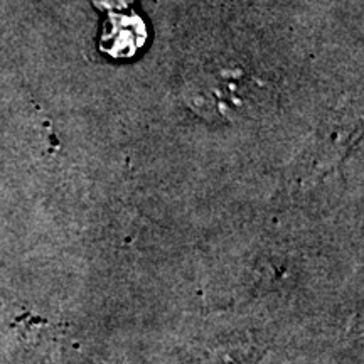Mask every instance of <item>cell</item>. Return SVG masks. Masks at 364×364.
<instances>
[{
	"label": "cell",
	"instance_id": "6da1fadb",
	"mask_svg": "<svg viewBox=\"0 0 364 364\" xmlns=\"http://www.w3.org/2000/svg\"><path fill=\"white\" fill-rule=\"evenodd\" d=\"M145 38L147 31L140 17L130 16L120 19L115 11H110V21L107 22L100 48L113 58H130L142 48Z\"/></svg>",
	"mask_w": 364,
	"mask_h": 364
}]
</instances>
